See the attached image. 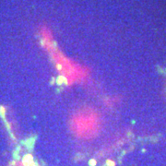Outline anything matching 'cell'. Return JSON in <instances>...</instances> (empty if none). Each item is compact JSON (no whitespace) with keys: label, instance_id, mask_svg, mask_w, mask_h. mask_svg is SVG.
Segmentation results:
<instances>
[{"label":"cell","instance_id":"1","mask_svg":"<svg viewBox=\"0 0 166 166\" xmlns=\"http://www.w3.org/2000/svg\"><path fill=\"white\" fill-rule=\"evenodd\" d=\"M101 127L99 115L92 110L79 111L72 117L71 128L73 132L83 139L94 137Z\"/></svg>","mask_w":166,"mask_h":166}]
</instances>
